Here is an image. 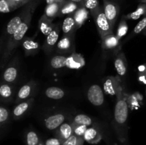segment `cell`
<instances>
[{"label": "cell", "mask_w": 146, "mask_h": 145, "mask_svg": "<svg viewBox=\"0 0 146 145\" xmlns=\"http://www.w3.org/2000/svg\"><path fill=\"white\" fill-rule=\"evenodd\" d=\"M114 65H115V70L118 72V75L123 76L125 75L127 72V68H128V63L125 55L123 53H120L115 58L114 61Z\"/></svg>", "instance_id": "cell-19"}, {"label": "cell", "mask_w": 146, "mask_h": 145, "mask_svg": "<svg viewBox=\"0 0 146 145\" xmlns=\"http://www.w3.org/2000/svg\"><path fill=\"white\" fill-rule=\"evenodd\" d=\"M121 85V80L119 77H113L109 76L106 78L104 84V90L105 92L108 95L113 96H116L117 90Z\"/></svg>", "instance_id": "cell-11"}, {"label": "cell", "mask_w": 146, "mask_h": 145, "mask_svg": "<svg viewBox=\"0 0 146 145\" xmlns=\"http://www.w3.org/2000/svg\"><path fill=\"white\" fill-rule=\"evenodd\" d=\"M71 1H74V2L79 4V5H83V2H84V0H71Z\"/></svg>", "instance_id": "cell-43"}, {"label": "cell", "mask_w": 146, "mask_h": 145, "mask_svg": "<svg viewBox=\"0 0 146 145\" xmlns=\"http://www.w3.org/2000/svg\"><path fill=\"white\" fill-rule=\"evenodd\" d=\"M84 137H80L75 134H73L71 137L63 143L62 145H84Z\"/></svg>", "instance_id": "cell-33"}, {"label": "cell", "mask_w": 146, "mask_h": 145, "mask_svg": "<svg viewBox=\"0 0 146 145\" xmlns=\"http://www.w3.org/2000/svg\"><path fill=\"white\" fill-rule=\"evenodd\" d=\"M73 125H86V126H89L92 124V119L88 115H83V114H79V115H76L75 117L73 119L72 122Z\"/></svg>", "instance_id": "cell-29"}, {"label": "cell", "mask_w": 146, "mask_h": 145, "mask_svg": "<svg viewBox=\"0 0 146 145\" xmlns=\"http://www.w3.org/2000/svg\"><path fill=\"white\" fill-rule=\"evenodd\" d=\"M67 56L65 55H55L51 58L50 61V65L53 68L58 69V68L66 67Z\"/></svg>", "instance_id": "cell-28"}, {"label": "cell", "mask_w": 146, "mask_h": 145, "mask_svg": "<svg viewBox=\"0 0 146 145\" xmlns=\"http://www.w3.org/2000/svg\"><path fill=\"white\" fill-rule=\"evenodd\" d=\"M65 120V115L61 113L55 114L49 116L45 119V126L49 130L58 129Z\"/></svg>", "instance_id": "cell-13"}, {"label": "cell", "mask_w": 146, "mask_h": 145, "mask_svg": "<svg viewBox=\"0 0 146 145\" xmlns=\"http://www.w3.org/2000/svg\"><path fill=\"white\" fill-rule=\"evenodd\" d=\"M87 129H88V126L86 125H74V134L80 136V137H84Z\"/></svg>", "instance_id": "cell-35"}, {"label": "cell", "mask_w": 146, "mask_h": 145, "mask_svg": "<svg viewBox=\"0 0 146 145\" xmlns=\"http://www.w3.org/2000/svg\"><path fill=\"white\" fill-rule=\"evenodd\" d=\"M91 16L94 18L101 38L106 36L108 34H113V28L110 24L109 21L107 18L105 13H104V8L101 6L96 9L91 11Z\"/></svg>", "instance_id": "cell-4"}, {"label": "cell", "mask_w": 146, "mask_h": 145, "mask_svg": "<svg viewBox=\"0 0 146 145\" xmlns=\"http://www.w3.org/2000/svg\"><path fill=\"white\" fill-rule=\"evenodd\" d=\"M119 41L116 34H108L101 38V45L104 50H113L119 45Z\"/></svg>", "instance_id": "cell-18"}, {"label": "cell", "mask_w": 146, "mask_h": 145, "mask_svg": "<svg viewBox=\"0 0 146 145\" xmlns=\"http://www.w3.org/2000/svg\"><path fill=\"white\" fill-rule=\"evenodd\" d=\"M18 76V68L13 63H11L4 71L3 74V80L7 83H12L17 80Z\"/></svg>", "instance_id": "cell-22"}, {"label": "cell", "mask_w": 146, "mask_h": 145, "mask_svg": "<svg viewBox=\"0 0 146 145\" xmlns=\"http://www.w3.org/2000/svg\"><path fill=\"white\" fill-rule=\"evenodd\" d=\"M34 11H32L29 14L27 18L24 19V21L20 24L19 26L17 28L15 32L13 35L11 36L9 40L7 41L4 50L2 51V57H1V68H4L6 65L7 62L8 61L9 58L11 55L12 53L14 50L22 43L24 37H25L26 33L29 30L30 27V24L31 22V18H32L33 14Z\"/></svg>", "instance_id": "cell-2"}, {"label": "cell", "mask_w": 146, "mask_h": 145, "mask_svg": "<svg viewBox=\"0 0 146 145\" xmlns=\"http://www.w3.org/2000/svg\"><path fill=\"white\" fill-rule=\"evenodd\" d=\"M66 0H46L47 4H53V3H63Z\"/></svg>", "instance_id": "cell-42"}, {"label": "cell", "mask_w": 146, "mask_h": 145, "mask_svg": "<svg viewBox=\"0 0 146 145\" xmlns=\"http://www.w3.org/2000/svg\"><path fill=\"white\" fill-rule=\"evenodd\" d=\"M14 4H15L18 7V8L21 7H24L26 4H27L28 3H29L31 0H11Z\"/></svg>", "instance_id": "cell-39"}, {"label": "cell", "mask_w": 146, "mask_h": 145, "mask_svg": "<svg viewBox=\"0 0 146 145\" xmlns=\"http://www.w3.org/2000/svg\"><path fill=\"white\" fill-rule=\"evenodd\" d=\"M75 36H64L57 43L56 51L61 55H66L75 52Z\"/></svg>", "instance_id": "cell-5"}, {"label": "cell", "mask_w": 146, "mask_h": 145, "mask_svg": "<svg viewBox=\"0 0 146 145\" xmlns=\"http://www.w3.org/2000/svg\"><path fill=\"white\" fill-rule=\"evenodd\" d=\"M34 101V98H29L27 100L23 101V102L19 103L13 110V117H14V119H20L28 111V109L31 107Z\"/></svg>", "instance_id": "cell-16"}, {"label": "cell", "mask_w": 146, "mask_h": 145, "mask_svg": "<svg viewBox=\"0 0 146 145\" xmlns=\"http://www.w3.org/2000/svg\"><path fill=\"white\" fill-rule=\"evenodd\" d=\"M39 3L40 0H31L29 3L23 7V9L14 18H11L9 22L7 24L5 31L3 34L1 42L3 43V41H4L5 44H7L9 38L11 37V35L14 34V33L15 32L17 28L19 26L20 24L24 21V19L27 18V16L31 11H35ZM2 43H1V44H2Z\"/></svg>", "instance_id": "cell-3"}, {"label": "cell", "mask_w": 146, "mask_h": 145, "mask_svg": "<svg viewBox=\"0 0 146 145\" xmlns=\"http://www.w3.org/2000/svg\"><path fill=\"white\" fill-rule=\"evenodd\" d=\"M61 28L64 36H75V33L78 28L73 15L68 16L64 19Z\"/></svg>", "instance_id": "cell-15"}, {"label": "cell", "mask_w": 146, "mask_h": 145, "mask_svg": "<svg viewBox=\"0 0 146 145\" xmlns=\"http://www.w3.org/2000/svg\"><path fill=\"white\" fill-rule=\"evenodd\" d=\"M35 85L36 84L34 81H30L23 85L17 93L15 102L19 104L23 101L28 100V98H29V97H31L32 95Z\"/></svg>", "instance_id": "cell-10"}, {"label": "cell", "mask_w": 146, "mask_h": 145, "mask_svg": "<svg viewBox=\"0 0 146 145\" xmlns=\"http://www.w3.org/2000/svg\"><path fill=\"white\" fill-rule=\"evenodd\" d=\"M143 34L144 35H146V28L144 29V31H143Z\"/></svg>", "instance_id": "cell-45"}, {"label": "cell", "mask_w": 146, "mask_h": 145, "mask_svg": "<svg viewBox=\"0 0 146 145\" xmlns=\"http://www.w3.org/2000/svg\"><path fill=\"white\" fill-rule=\"evenodd\" d=\"M140 3H146V0H139Z\"/></svg>", "instance_id": "cell-44"}, {"label": "cell", "mask_w": 146, "mask_h": 145, "mask_svg": "<svg viewBox=\"0 0 146 145\" xmlns=\"http://www.w3.org/2000/svg\"><path fill=\"white\" fill-rule=\"evenodd\" d=\"M142 16H146V3H140L135 11L124 16L125 19L136 20Z\"/></svg>", "instance_id": "cell-26"}, {"label": "cell", "mask_w": 146, "mask_h": 145, "mask_svg": "<svg viewBox=\"0 0 146 145\" xmlns=\"http://www.w3.org/2000/svg\"><path fill=\"white\" fill-rule=\"evenodd\" d=\"M84 140L90 144H97L102 139L99 131L95 127L88 128L84 136Z\"/></svg>", "instance_id": "cell-23"}, {"label": "cell", "mask_w": 146, "mask_h": 145, "mask_svg": "<svg viewBox=\"0 0 146 145\" xmlns=\"http://www.w3.org/2000/svg\"><path fill=\"white\" fill-rule=\"evenodd\" d=\"M79 6L81 5L71 1V0H66L61 4L58 16H63L65 15H73L74 12L78 9Z\"/></svg>", "instance_id": "cell-20"}, {"label": "cell", "mask_w": 146, "mask_h": 145, "mask_svg": "<svg viewBox=\"0 0 146 145\" xmlns=\"http://www.w3.org/2000/svg\"><path fill=\"white\" fill-rule=\"evenodd\" d=\"M76 24L77 28H79L82 26L88 16V11L84 6L81 5L78 8V9L73 14Z\"/></svg>", "instance_id": "cell-21"}, {"label": "cell", "mask_w": 146, "mask_h": 145, "mask_svg": "<svg viewBox=\"0 0 146 145\" xmlns=\"http://www.w3.org/2000/svg\"><path fill=\"white\" fill-rule=\"evenodd\" d=\"M18 9V7L11 0H0V11L1 13H9Z\"/></svg>", "instance_id": "cell-30"}, {"label": "cell", "mask_w": 146, "mask_h": 145, "mask_svg": "<svg viewBox=\"0 0 146 145\" xmlns=\"http://www.w3.org/2000/svg\"><path fill=\"white\" fill-rule=\"evenodd\" d=\"M128 24H127L126 21H125V18L124 17H123L122 19H121V22H120L119 26H118V30H117L116 36L119 39H121L122 37H123L125 34H127V31H128Z\"/></svg>", "instance_id": "cell-31"}, {"label": "cell", "mask_w": 146, "mask_h": 145, "mask_svg": "<svg viewBox=\"0 0 146 145\" xmlns=\"http://www.w3.org/2000/svg\"><path fill=\"white\" fill-rule=\"evenodd\" d=\"M74 134V125L72 122L63 123L56 132V136L64 143Z\"/></svg>", "instance_id": "cell-12"}, {"label": "cell", "mask_w": 146, "mask_h": 145, "mask_svg": "<svg viewBox=\"0 0 146 145\" xmlns=\"http://www.w3.org/2000/svg\"><path fill=\"white\" fill-rule=\"evenodd\" d=\"M146 28V16L143 17L139 22L137 24L133 30V35L138 34L144 31V29Z\"/></svg>", "instance_id": "cell-37"}, {"label": "cell", "mask_w": 146, "mask_h": 145, "mask_svg": "<svg viewBox=\"0 0 146 145\" xmlns=\"http://www.w3.org/2000/svg\"><path fill=\"white\" fill-rule=\"evenodd\" d=\"M9 117V112L4 107H0V125L1 127L4 126L8 122Z\"/></svg>", "instance_id": "cell-34"}, {"label": "cell", "mask_w": 146, "mask_h": 145, "mask_svg": "<svg viewBox=\"0 0 146 145\" xmlns=\"http://www.w3.org/2000/svg\"><path fill=\"white\" fill-rule=\"evenodd\" d=\"M84 65H85V60L81 54L74 52L67 56V68L71 69H79Z\"/></svg>", "instance_id": "cell-14"}, {"label": "cell", "mask_w": 146, "mask_h": 145, "mask_svg": "<svg viewBox=\"0 0 146 145\" xmlns=\"http://www.w3.org/2000/svg\"><path fill=\"white\" fill-rule=\"evenodd\" d=\"M61 4L62 3H53V4H47L44 9V14L48 18L54 19L56 16H58Z\"/></svg>", "instance_id": "cell-24"}, {"label": "cell", "mask_w": 146, "mask_h": 145, "mask_svg": "<svg viewBox=\"0 0 146 145\" xmlns=\"http://www.w3.org/2000/svg\"><path fill=\"white\" fill-rule=\"evenodd\" d=\"M83 6L91 11L98 8L100 5L98 0H84Z\"/></svg>", "instance_id": "cell-36"}, {"label": "cell", "mask_w": 146, "mask_h": 145, "mask_svg": "<svg viewBox=\"0 0 146 145\" xmlns=\"http://www.w3.org/2000/svg\"><path fill=\"white\" fill-rule=\"evenodd\" d=\"M106 16L109 21L111 26L114 28L120 13V7L117 3L111 0H104V7Z\"/></svg>", "instance_id": "cell-6"}, {"label": "cell", "mask_w": 146, "mask_h": 145, "mask_svg": "<svg viewBox=\"0 0 146 145\" xmlns=\"http://www.w3.org/2000/svg\"><path fill=\"white\" fill-rule=\"evenodd\" d=\"M14 94V89L10 85L7 83H2L0 87V96L4 102L11 100Z\"/></svg>", "instance_id": "cell-25"}, {"label": "cell", "mask_w": 146, "mask_h": 145, "mask_svg": "<svg viewBox=\"0 0 146 145\" xmlns=\"http://www.w3.org/2000/svg\"><path fill=\"white\" fill-rule=\"evenodd\" d=\"M138 71H139L138 75H143V74H146V64L140 65V66L138 67Z\"/></svg>", "instance_id": "cell-40"}, {"label": "cell", "mask_w": 146, "mask_h": 145, "mask_svg": "<svg viewBox=\"0 0 146 145\" xmlns=\"http://www.w3.org/2000/svg\"><path fill=\"white\" fill-rule=\"evenodd\" d=\"M52 20L44 14L38 21V29L46 36L48 35L56 26V24L52 23Z\"/></svg>", "instance_id": "cell-17"}, {"label": "cell", "mask_w": 146, "mask_h": 145, "mask_svg": "<svg viewBox=\"0 0 146 145\" xmlns=\"http://www.w3.org/2000/svg\"><path fill=\"white\" fill-rule=\"evenodd\" d=\"M45 145H62L63 143L58 138H51L47 139L44 143Z\"/></svg>", "instance_id": "cell-38"}, {"label": "cell", "mask_w": 146, "mask_h": 145, "mask_svg": "<svg viewBox=\"0 0 146 145\" xmlns=\"http://www.w3.org/2000/svg\"><path fill=\"white\" fill-rule=\"evenodd\" d=\"M138 80L141 82L146 85V74L143 75H138Z\"/></svg>", "instance_id": "cell-41"}, {"label": "cell", "mask_w": 146, "mask_h": 145, "mask_svg": "<svg viewBox=\"0 0 146 145\" xmlns=\"http://www.w3.org/2000/svg\"><path fill=\"white\" fill-rule=\"evenodd\" d=\"M21 46L24 49L26 56L35 55L40 49V45L38 43L31 37H24L21 43Z\"/></svg>", "instance_id": "cell-9"}, {"label": "cell", "mask_w": 146, "mask_h": 145, "mask_svg": "<svg viewBox=\"0 0 146 145\" xmlns=\"http://www.w3.org/2000/svg\"><path fill=\"white\" fill-rule=\"evenodd\" d=\"M45 95L51 99L59 100L64 98L65 93L61 88H57V87H51L46 90Z\"/></svg>", "instance_id": "cell-27"}, {"label": "cell", "mask_w": 146, "mask_h": 145, "mask_svg": "<svg viewBox=\"0 0 146 145\" xmlns=\"http://www.w3.org/2000/svg\"><path fill=\"white\" fill-rule=\"evenodd\" d=\"M145 95H146V88H145Z\"/></svg>", "instance_id": "cell-47"}, {"label": "cell", "mask_w": 146, "mask_h": 145, "mask_svg": "<svg viewBox=\"0 0 146 145\" xmlns=\"http://www.w3.org/2000/svg\"><path fill=\"white\" fill-rule=\"evenodd\" d=\"M128 106L120 85L116 94V103L114 110V127L118 139L125 143L128 139Z\"/></svg>", "instance_id": "cell-1"}, {"label": "cell", "mask_w": 146, "mask_h": 145, "mask_svg": "<svg viewBox=\"0 0 146 145\" xmlns=\"http://www.w3.org/2000/svg\"><path fill=\"white\" fill-rule=\"evenodd\" d=\"M38 145H45V144H43V143H39Z\"/></svg>", "instance_id": "cell-46"}, {"label": "cell", "mask_w": 146, "mask_h": 145, "mask_svg": "<svg viewBox=\"0 0 146 145\" xmlns=\"http://www.w3.org/2000/svg\"><path fill=\"white\" fill-rule=\"evenodd\" d=\"M87 97L90 102L95 106H100L104 103V92L98 85H93L90 87L87 92Z\"/></svg>", "instance_id": "cell-8"}, {"label": "cell", "mask_w": 146, "mask_h": 145, "mask_svg": "<svg viewBox=\"0 0 146 145\" xmlns=\"http://www.w3.org/2000/svg\"><path fill=\"white\" fill-rule=\"evenodd\" d=\"M26 141H27V145H38L39 144V139H38V135L34 131H29L27 134Z\"/></svg>", "instance_id": "cell-32"}, {"label": "cell", "mask_w": 146, "mask_h": 145, "mask_svg": "<svg viewBox=\"0 0 146 145\" xmlns=\"http://www.w3.org/2000/svg\"><path fill=\"white\" fill-rule=\"evenodd\" d=\"M59 34V25H56L54 29L46 36V39L44 41V45H43V50L46 54L51 53L54 51V47L56 45V43L58 42Z\"/></svg>", "instance_id": "cell-7"}]
</instances>
